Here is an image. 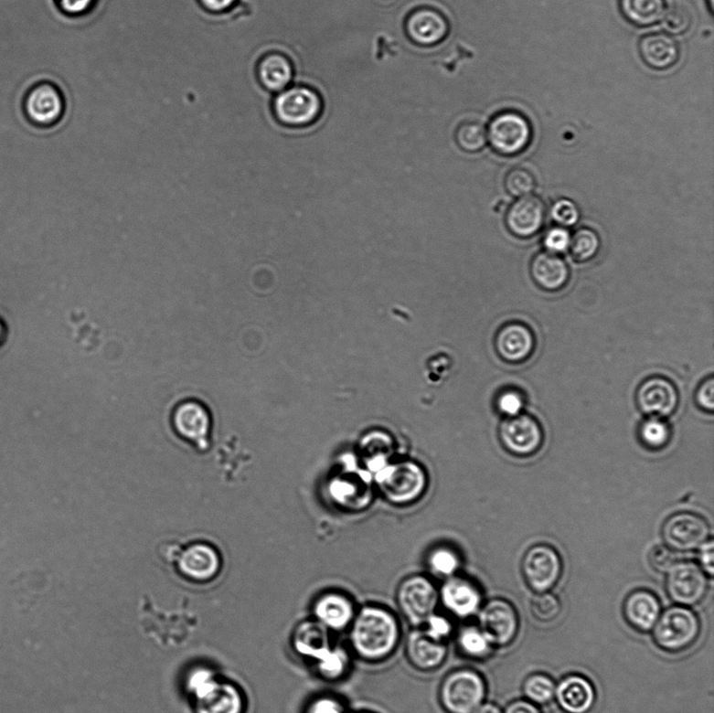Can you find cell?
<instances>
[{
  "mask_svg": "<svg viewBox=\"0 0 714 713\" xmlns=\"http://www.w3.org/2000/svg\"><path fill=\"white\" fill-rule=\"evenodd\" d=\"M347 631L355 656L368 664H381L389 659L402 640L397 615L378 603H368L357 610Z\"/></svg>",
  "mask_w": 714,
  "mask_h": 713,
  "instance_id": "1",
  "label": "cell"
},
{
  "mask_svg": "<svg viewBox=\"0 0 714 713\" xmlns=\"http://www.w3.org/2000/svg\"><path fill=\"white\" fill-rule=\"evenodd\" d=\"M332 633L310 618L296 625L291 645L298 657L310 664L320 679L337 682L351 671V654L334 644Z\"/></svg>",
  "mask_w": 714,
  "mask_h": 713,
  "instance_id": "2",
  "label": "cell"
},
{
  "mask_svg": "<svg viewBox=\"0 0 714 713\" xmlns=\"http://www.w3.org/2000/svg\"><path fill=\"white\" fill-rule=\"evenodd\" d=\"M486 695L484 676L469 667L450 672L439 689L440 704L446 713H474L485 702Z\"/></svg>",
  "mask_w": 714,
  "mask_h": 713,
  "instance_id": "3",
  "label": "cell"
},
{
  "mask_svg": "<svg viewBox=\"0 0 714 713\" xmlns=\"http://www.w3.org/2000/svg\"><path fill=\"white\" fill-rule=\"evenodd\" d=\"M187 689L195 698L198 713H242L241 693L229 683L218 681L206 668L197 669L189 676Z\"/></svg>",
  "mask_w": 714,
  "mask_h": 713,
  "instance_id": "4",
  "label": "cell"
},
{
  "mask_svg": "<svg viewBox=\"0 0 714 713\" xmlns=\"http://www.w3.org/2000/svg\"><path fill=\"white\" fill-rule=\"evenodd\" d=\"M652 632L654 643L659 649L681 653L695 644L701 632V623L694 611L676 605L661 612Z\"/></svg>",
  "mask_w": 714,
  "mask_h": 713,
  "instance_id": "5",
  "label": "cell"
},
{
  "mask_svg": "<svg viewBox=\"0 0 714 713\" xmlns=\"http://www.w3.org/2000/svg\"><path fill=\"white\" fill-rule=\"evenodd\" d=\"M400 613L413 628H421L428 617L437 612L440 591L434 581L421 574L400 581L396 593Z\"/></svg>",
  "mask_w": 714,
  "mask_h": 713,
  "instance_id": "6",
  "label": "cell"
},
{
  "mask_svg": "<svg viewBox=\"0 0 714 713\" xmlns=\"http://www.w3.org/2000/svg\"><path fill=\"white\" fill-rule=\"evenodd\" d=\"M324 112V101L315 90L298 85L282 90L273 101L275 118L290 128H304L315 123Z\"/></svg>",
  "mask_w": 714,
  "mask_h": 713,
  "instance_id": "7",
  "label": "cell"
},
{
  "mask_svg": "<svg viewBox=\"0 0 714 713\" xmlns=\"http://www.w3.org/2000/svg\"><path fill=\"white\" fill-rule=\"evenodd\" d=\"M487 142L497 154L518 156L533 140V127L526 115L505 111L494 116L486 130Z\"/></svg>",
  "mask_w": 714,
  "mask_h": 713,
  "instance_id": "8",
  "label": "cell"
},
{
  "mask_svg": "<svg viewBox=\"0 0 714 713\" xmlns=\"http://www.w3.org/2000/svg\"><path fill=\"white\" fill-rule=\"evenodd\" d=\"M521 571L531 591L536 593L549 592L562 577V559L549 545H535L524 555Z\"/></svg>",
  "mask_w": 714,
  "mask_h": 713,
  "instance_id": "9",
  "label": "cell"
},
{
  "mask_svg": "<svg viewBox=\"0 0 714 713\" xmlns=\"http://www.w3.org/2000/svg\"><path fill=\"white\" fill-rule=\"evenodd\" d=\"M377 482L386 498L402 505L420 496L425 489L426 477L419 465L403 463L386 464L377 473Z\"/></svg>",
  "mask_w": 714,
  "mask_h": 713,
  "instance_id": "10",
  "label": "cell"
},
{
  "mask_svg": "<svg viewBox=\"0 0 714 713\" xmlns=\"http://www.w3.org/2000/svg\"><path fill=\"white\" fill-rule=\"evenodd\" d=\"M477 616L478 627L489 638L494 647L508 646L518 635V613L512 603L504 599H493L483 603Z\"/></svg>",
  "mask_w": 714,
  "mask_h": 713,
  "instance_id": "11",
  "label": "cell"
},
{
  "mask_svg": "<svg viewBox=\"0 0 714 713\" xmlns=\"http://www.w3.org/2000/svg\"><path fill=\"white\" fill-rule=\"evenodd\" d=\"M666 591L676 605L692 607L701 602L709 591V580L694 562H676L666 572Z\"/></svg>",
  "mask_w": 714,
  "mask_h": 713,
  "instance_id": "12",
  "label": "cell"
},
{
  "mask_svg": "<svg viewBox=\"0 0 714 713\" xmlns=\"http://www.w3.org/2000/svg\"><path fill=\"white\" fill-rule=\"evenodd\" d=\"M662 536L666 547L674 551L697 550L710 540V527L703 516L681 512L663 524Z\"/></svg>",
  "mask_w": 714,
  "mask_h": 713,
  "instance_id": "13",
  "label": "cell"
},
{
  "mask_svg": "<svg viewBox=\"0 0 714 713\" xmlns=\"http://www.w3.org/2000/svg\"><path fill=\"white\" fill-rule=\"evenodd\" d=\"M499 439L508 453L527 457L534 455L541 449L544 434L541 425L535 418L521 413L502 421Z\"/></svg>",
  "mask_w": 714,
  "mask_h": 713,
  "instance_id": "14",
  "label": "cell"
},
{
  "mask_svg": "<svg viewBox=\"0 0 714 713\" xmlns=\"http://www.w3.org/2000/svg\"><path fill=\"white\" fill-rule=\"evenodd\" d=\"M440 591V606L457 620H469L482 608L483 593L473 580L454 576L444 580Z\"/></svg>",
  "mask_w": 714,
  "mask_h": 713,
  "instance_id": "15",
  "label": "cell"
},
{
  "mask_svg": "<svg viewBox=\"0 0 714 713\" xmlns=\"http://www.w3.org/2000/svg\"><path fill=\"white\" fill-rule=\"evenodd\" d=\"M172 424L179 438L203 450L208 446L211 418L207 407L196 399L180 402L174 410Z\"/></svg>",
  "mask_w": 714,
  "mask_h": 713,
  "instance_id": "16",
  "label": "cell"
},
{
  "mask_svg": "<svg viewBox=\"0 0 714 713\" xmlns=\"http://www.w3.org/2000/svg\"><path fill=\"white\" fill-rule=\"evenodd\" d=\"M357 610L351 596L341 591H326L313 601L311 618L327 631L340 633L351 627Z\"/></svg>",
  "mask_w": 714,
  "mask_h": 713,
  "instance_id": "17",
  "label": "cell"
},
{
  "mask_svg": "<svg viewBox=\"0 0 714 713\" xmlns=\"http://www.w3.org/2000/svg\"><path fill=\"white\" fill-rule=\"evenodd\" d=\"M494 346L500 359L511 365H520L533 356L536 335L531 327L518 320L502 325L494 338Z\"/></svg>",
  "mask_w": 714,
  "mask_h": 713,
  "instance_id": "18",
  "label": "cell"
},
{
  "mask_svg": "<svg viewBox=\"0 0 714 713\" xmlns=\"http://www.w3.org/2000/svg\"><path fill=\"white\" fill-rule=\"evenodd\" d=\"M636 403L641 412L648 417L666 419L679 405V392L674 383L665 377L647 378L636 391Z\"/></svg>",
  "mask_w": 714,
  "mask_h": 713,
  "instance_id": "19",
  "label": "cell"
},
{
  "mask_svg": "<svg viewBox=\"0 0 714 713\" xmlns=\"http://www.w3.org/2000/svg\"><path fill=\"white\" fill-rule=\"evenodd\" d=\"M546 219L542 199L528 195L518 198L506 210L505 223L509 234L521 239L535 237L541 231Z\"/></svg>",
  "mask_w": 714,
  "mask_h": 713,
  "instance_id": "20",
  "label": "cell"
},
{
  "mask_svg": "<svg viewBox=\"0 0 714 713\" xmlns=\"http://www.w3.org/2000/svg\"><path fill=\"white\" fill-rule=\"evenodd\" d=\"M405 653L410 665L421 673L440 669L448 658V645L430 638L421 628H413L405 642Z\"/></svg>",
  "mask_w": 714,
  "mask_h": 713,
  "instance_id": "21",
  "label": "cell"
},
{
  "mask_svg": "<svg viewBox=\"0 0 714 713\" xmlns=\"http://www.w3.org/2000/svg\"><path fill=\"white\" fill-rule=\"evenodd\" d=\"M405 31L415 45L421 47H434L440 45L450 31L446 17L440 11L432 8L414 10L407 17Z\"/></svg>",
  "mask_w": 714,
  "mask_h": 713,
  "instance_id": "22",
  "label": "cell"
},
{
  "mask_svg": "<svg viewBox=\"0 0 714 713\" xmlns=\"http://www.w3.org/2000/svg\"><path fill=\"white\" fill-rule=\"evenodd\" d=\"M177 566L182 576L196 581H206L217 576L221 559L213 545L197 542L180 550Z\"/></svg>",
  "mask_w": 714,
  "mask_h": 713,
  "instance_id": "23",
  "label": "cell"
},
{
  "mask_svg": "<svg viewBox=\"0 0 714 713\" xmlns=\"http://www.w3.org/2000/svg\"><path fill=\"white\" fill-rule=\"evenodd\" d=\"M555 698L565 713H589L594 708L597 695L591 681L573 674L557 684Z\"/></svg>",
  "mask_w": 714,
  "mask_h": 713,
  "instance_id": "24",
  "label": "cell"
},
{
  "mask_svg": "<svg viewBox=\"0 0 714 713\" xmlns=\"http://www.w3.org/2000/svg\"><path fill=\"white\" fill-rule=\"evenodd\" d=\"M531 280L545 293H555L563 290L570 281V269L559 254L540 251L529 263Z\"/></svg>",
  "mask_w": 714,
  "mask_h": 713,
  "instance_id": "25",
  "label": "cell"
},
{
  "mask_svg": "<svg viewBox=\"0 0 714 713\" xmlns=\"http://www.w3.org/2000/svg\"><path fill=\"white\" fill-rule=\"evenodd\" d=\"M662 612L661 603L653 592L634 591L626 596L623 606L624 620L634 630L641 633L651 632Z\"/></svg>",
  "mask_w": 714,
  "mask_h": 713,
  "instance_id": "26",
  "label": "cell"
},
{
  "mask_svg": "<svg viewBox=\"0 0 714 713\" xmlns=\"http://www.w3.org/2000/svg\"><path fill=\"white\" fill-rule=\"evenodd\" d=\"M639 54L641 59L655 70H666L675 67L680 59V48L677 42L666 33H653L640 39Z\"/></svg>",
  "mask_w": 714,
  "mask_h": 713,
  "instance_id": "27",
  "label": "cell"
},
{
  "mask_svg": "<svg viewBox=\"0 0 714 713\" xmlns=\"http://www.w3.org/2000/svg\"><path fill=\"white\" fill-rule=\"evenodd\" d=\"M258 76L266 90L281 92L287 90L294 76L293 64L281 53L267 54L261 58Z\"/></svg>",
  "mask_w": 714,
  "mask_h": 713,
  "instance_id": "28",
  "label": "cell"
},
{
  "mask_svg": "<svg viewBox=\"0 0 714 713\" xmlns=\"http://www.w3.org/2000/svg\"><path fill=\"white\" fill-rule=\"evenodd\" d=\"M27 108L35 122L49 123L59 118L63 106L59 93L53 87L45 85L31 93Z\"/></svg>",
  "mask_w": 714,
  "mask_h": 713,
  "instance_id": "29",
  "label": "cell"
},
{
  "mask_svg": "<svg viewBox=\"0 0 714 713\" xmlns=\"http://www.w3.org/2000/svg\"><path fill=\"white\" fill-rule=\"evenodd\" d=\"M619 9L630 24L650 27L658 24L665 16L666 0H619Z\"/></svg>",
  "mask_w": 714,
  "mask_h": 713,
  "instance_id": "30",
  "label": "cell"
},
{
  "mask_svg": "<svg viewBox=\"0 0 714 713\" xmlns=\"http://www.w3.org/2000/svg\"><path fill=\"white\" fill-rule=\"evenodd\" d=\"M457 650L471 660H485L491 656L494 646L485 633L475 624L464 625L456 632Z\"/></svg>",
  "mask_w": 714,
  "mask_h": 713,
  "instance_id": "31",
  "label": "cell"
},
{
  "mask_svg": "<svg viewBox=\"0 0 714 713\" xmlns=\"http://www.w3.org/2000/svg\"><path fill=\"white\" fill-rule=\"evenodd\" d=\"M601 249V237L593 229L581 228L571 235L570 251L577 263L592 261L599 256Z\"/></svg>",
  "mask_w": 714,
  "mask_h": 713,
  "instance_id": "32",
  "label": "cell"
},
{
  "mask_svg": "<svg viewBox=\"0 0 714 713\" xmlns=\"http://www.w3.org/2000/svg\"><path fill=\"white\" fill-rule=\"evenodd\" d=\"M556 682L549 675L531 674L523 682L522 691L526 700L535 705H548L556 693Z\"/></svg>",
  "mask_w": 714,
  "mask_h": 713,
  "instance_id": "33",
  "label": "cell"
},
{
  "mask_svg": "<svg viewBox=\"0 0 714 713\" xmlns=\"http://www.w3.org/2000/svg\"><path fill=\"white\" fill-rule=\"evenodd\" d=\"M670 435L672 432L665 419L650 417L639 428L640 442L651 450L665 448L670 441Z\"/></svg>",
  "mask_w": 714,
  "mask_h": 713,
  "instance_id": "34",
  "label": "cell"
},
{
  "mask_svg": "<svg viewBox=\"0 0 714 713\" xmlns=\"http://www.w3.org/2000/svg\"><path fill=\"white\" fill-rule=\"evenodd\" d=\"M458 147L468 153L482 151L487 143L486 130L482 122L468 121L459 125L455 133Z\"/></svg>",
  "mask_w": 714,
  "mask_h": 713,
  "instance_id": "35",
  "label": "cell"
},
{
  "mask_svg": "<svg viewBox=\"0 0 714 713\" xmlns=\"http://www.w3.org/2000/svg\"><path fill=\"white\" fill-rule=\"evenodd\" d=\"M428 567L433 576L447 580L457 576L461 559L453 550L448 548L435 549L428 559Z\"/></svg>",
  "mask_w": 714,
  "mask_h": 713,
  "instance_id": "36",
  "label": "cell"
},
{
  "mask_svg": "<svg viewBox=\"0 0 714 713\" xmlns=\"http://www.w3.org/2000/svg\"><path fill=\"white\" fill-rule=\"evenodd\" d=\"M537 180L534 174L526 167L515 166L506 175L505 187L515 198L526 197L535 191Z\"/></svg>",
  "mask_w": 714,
  "mask_h": 713,
  "instance_id": "37",
  "label": "cell"
},
{
  "mask_svg": "<svg viewBox=\"0 0 714 713\" xmlns=\"http://www.w3.org/2000/svg\"><path fill=\"white\" fill-rule=\"evenodd\" d=\"M531 614L538 622H555L562 612V603L558 596L550 592L537 593L530 602Z\"/></svg>",
  "mask_w": 714,
  "mask_h": 713,
  "instance_id": "38",
  "label": "cell"
},
{
  "mask_svg": "<svg viewBox=\"0 0 714 713\" xmlns=\"http://www.w3.org/2000/svg\"><path fill=\"white\" fill-rule=\"evenodd\" d=\"M665 27L669 33L683 34L687 32L694 21V16L688 5L682 2L670 3L666 8Z\"/></svg>",
  "mask_w": 714,
  "mask_h": 713,
  "instance_id": "39",
  "label": "cell"
},
{
  "mask_svg": "<svg viewBox=\"0 0 714 713\" xmlns=\"http://www.w3.org/2000/svg\"><path fill=\"white\" fill-rule=\"evenodd\" d=\"M421 629L430 638L444 644H447L448 640L455 633L454 624L450 620V617L439 612H435L428 617V620L421 625Z\"/></svg>",
  "mask_w": 714,
  "mask_h": 713,
  "instance_id": "40",
  "label": "cell"
},
{
  "mask_svg": "<svg viewBox=\"0 0 714 713\" xmlns=\"http://www.w3.org/2000/svg\"><path fill=\"white\" fill-rule=\"evenodd\" d=\"M550 217L557 227L568 229L578 224L581 212L577 203L570 199H559L553 203L550 208Z\"/></svg>",
  "mask_w": 714,
  "mask_h": 713,
  "instance_id": "41",
  "label": "cell"
},
{
  "mask_svg": "<svg viewBox=\"0 0 714 713\" xmlns=\"http://www.w3.org/2000/svg\"><path fill=\"white\" fill-rule=\"evenodd\" d=\"M571 234L570 230L560 227H553L545 232L543 246L545 251L559 254L570 250Z\"/></svg>",
  "mask_w": 714,
  "mask_h": 713,
  "instance_id": "42",
  "label": "cell"
},
{
  "mask_svg": "<svg viewBox=\"0 0 714 713\" xmlns=\"http://www.w3.org/2000/svg\"><path fill=\"white\" fill-rule=\"evenodd\" d=\"M304 713H347V710L339 697L326 694L311 698Z\"/></svg>",
  "mask_w": 714,
  "mask_h": 713,
  "instance_id": "43",
  "label": "cell"
},
{
  "mask_svg": "<svg viewBox=\"0 0 714 713\" xmlns=\"http://www.w3.org/2000/svg\"><path fill=\"white\" fill-rule=\"evenodd\" d=\"M526 406L524 397L520 391L507 389L502 392L497 399V409L506 418L519 416Z\"/></svg>",
  "mask_w": 714,
  "mask_h": 713,
  "instance_id": "44",
  "label": "cell"
},
{
  "mask_svg": "<svg viewBox=\"0 0 714 713\" xmlns=\"http://www.w3.org/2000/svg\"><path fill=\"white\" fill-rule=\"evenodd\" d=\"M648 561H650L653 569L659 573H666L672 566L677 562V557L675 551L667 547H655L650 555H648Z\"/></svg>",
  "mask_w": 714,
  "mask_h": 713,
  "instance_id": "45",
  "label": "cell"
},
{
  "mask_svg": "<svg viewBox=\"0 0 714 713\" xmlns=\"http://www.w3.org/2000/svg\"><path fill=\"white\" fill-rule=\"evenodd\" d=\"M696 403L699 410L712 413L714 410V379L709 378L699 385L696 392Z\"/></svg>",
  "mask_w": 714,
  "mask_h": 713,
  "instance_id": "46",
  "label": "cell"
},
{
  "mask_svg": "<svg viewBox=\"0 0 714 713\" xmlns=\"http://www.w3.org/2000/svg\"><path fill=\"white\" fill-rule=\"evenodd\" d=\"M713 542L711 540L707 541L698 548V566L701 567L702 570L706 573V576L707 574H709V577L713 576Z\"/></svg>",
  "mask_w": 714,
  "mask_h": 713,
  "instance_id": "47",
  "label": "cell"
},
{
  "mask_svg": "<svg viewBox=\"0 0 714 713\" xmlns=\"http://www.w3.org/2000/svg\"><path fill=\"white\" fill-rule=\"evenodd\" d=\"M502 713H542V711L538 705L526 700V698L523 700L521 698V700L509 703Z\"/></svg>",
  "mask_w": 714,
  "mask_h": 713,
  "instance_id": "48",
  "label": "cell"
},
{
  "mask_svg": "<svg viewBox=\"0 0 714 713\" xmlns=\"http://www.w3.org/2000/svg\"><path fill=\"white\" fill-rule=\"evenodd\" d=\"M93 0H60V5L65 12L69 14H82L89 10Z\"/></svg>",
  "mask_w": 714,
  "mask_h": 713,
  "instance_id": "49",
  "label": "cell"
},
{
  "mask_svg": "<svg viewBox=\"0 0 714 713\" xmlns=\"http://www.w3.org/2000/svg\"><path fill=\"white\" fill-rule=\"evenodd\" d=\"M237 0H201L204 8L213 12H222L230 8Z\"/></svg>",
  "mask_w": 714,
  "mask_h": 713,
  "instance_id": "50",
  "label": "cell"
},
{
  "mask_svg": "<svg viewBox=\"0 0 714 713\" xmlns=\"http://www.w3.org/2000/svg\"><path fill=\"white\" fill-rule=\"evenodd\" d=\"M474 713H502V710L497 704L485 702Z\"/></svg>",
  "mask_w": 714,
  "mask_h": 713,
  "instance_id": "51",
  "label": "cell"
},
{
  "mask_svg": "<svg viewBox=\"0 0 714 713\" xmlns=\"http://www.w3.org/2000/svg\"><path fill=\"white\" fill-rule=\"evenodd\" d=\"M2 332H3L2 325H0V337H2Z\"/></svg>",
  "mask_w": 714,
  "mask_h": 713,
  "instance_id": "52",
  "label": "cell"
},
{
  "mask_svg": "<svg viewBox=\"0 0 714 713\" xmlns=\"http://www.w3.org/2000/svg\"><path fill=\"white\" fill-rule=\"evenodd\" d=\"M358 713H373V712L363 711V712H358Z\"/></svg>",
  "mask_w": 714,
  "mask_h": 713,
  "instance_id": "53",
  "label": "cell"
}]
</instances>
